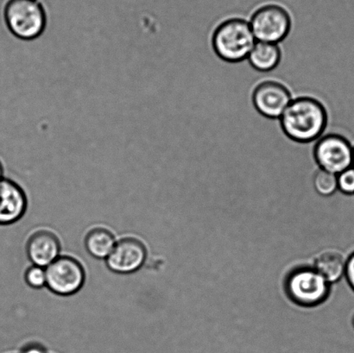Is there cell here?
<instances>
[{
	"instance_id": "obj_7",
	"label": "cell",
	"mask_w": 354,
	"mask_h": 353,
	"mask_svg": "<svg viewBox=\"0 0 354 353\" xmlns=\"http://www.w3.org/2000/svg\"><path fill=\"white\" fill-rule=\"evenodd\" d=\"M287 290L295 303L304 306H315L324 302L328 295L327 280L311 269H301L288 279Z\"/></svg>"
},
{
	"instance_id": "obj_14",
	"label": "cell",
	"mask_w": 354,
	"mask_h": 353,
	"mask_svg": "<svg viewBox=\"0 0 354 353\" xmlns=\"http://www.w3.org/2000/svg\"><path fill=\"white\" fill-rule=\"evenodd\" d=\"M344 258L337 252L328 251L319 256L315 262V271L320 273L329 283H335L342 278L346 271Z\"/></svg>"
},
{
	"instance_id": "obj_15",
	"label": "cell",
	"mask_w": 354,
	"mask_h": 353,
	"mask_svg": "<svg viewBox=\"0 0 354 353\" xmlns=\"http://www.w3.org/2000/svg\"><path fill=\"white\" fill-rule=\"evenodd\" d=\"M313 187L322 196L332 195L338 189L337 175L319 168L313 176Z\"/></svg>"
},
{
	"instance_id": "obj_18",
	"label": "cell",
	"mask_w": 354,
	"mask_h": 353,
	"mask_svg": "<svg viewBox=\"0 0 354 353\" xmlns=\"http://www.w3.org/2000/svg\"><path fill=\"white\" fill-rule=\"evenodd\" d=\"M19 353H48L43 345L30 343L24 345Z\"/></svg>"
},
{
	"instance_id": "obj_12",
	"label": "cell",
	"mask_w": 354,
	"mask_h": 353,
	"mask_svg": "<svg viewBox=\"0 0 354 353\" xmlns=\"http://www.w3.org/2000/svg\"><path fill=\"white\" fill-rule=\"evenodd\" d=\"M280 59L279 44L257 41L248 60L256 70L266 73L274 70L279 66Z\"/></svg>"
},
{
	"instance_id": "obj_19",
	"label": "cell",
	"mask_w": 354,
	"mask_h": 353,
	"mask_svg": "<svg viewBox=\"0 0 354 353\" xmlns=\"http://www.w3.org/2000/svg\"><path fill=\"white\" fill-rule=\"evenodd\" d=\"M346 274L350 285L354 290V254L349 258L346 265Z\"/></svg>"
},
{
	"instance_id": "obj_17",
	"label": "cell",
	"mask_w": 354,
	"mask_h": 353,
	"mask_svg": "<svg viewBox=\"0 0 354 353\" xmlns=\"http://www.w3.org/2000/svg\"><path fill=\"white\" fill-rule=\"evenodd\" d=\"M338 189L339 191L346 193V195H353L354 193V168L352 167L346 169L345 171L337 175Z\"/></svg>"
},
{
	"instance_id": "obj_20",
	"label": "cell",
	"mask_w": 354,
	"mask_h": 353,
	"mask_svg": "<svg viewBox=\"0 0 354 353\" xmlns=\"http://www.w3.org/2000/svg\"><path fill=\"white\" fill-rule=\"evenodd\" d=\"M3 166L2 162L0 161V180L3 179Z\"/></svg>"
},
{
	"instance_id": "obj_3",
	"label": "cell",
	"mask_w": 354,
	"mask_h": 353,
	"mask_svg": "<svg viewBox=\"0 0 354 353\" xmlns=\"http://www.w3.org/2000/svg\"><path fill=\"white\" fill-rule=\"evenodd\" d=\"M3 19L14 37L27 41L39 38L48 24L46 10L39 0H9Z\"/></svg>"
},
{
	"instance_id": "obj_16",
	"label": "cell",
	"mask_w": 354,
	"mask_h": 353,
	"mask_svg": "<svg viewBox=\"0 0 354 353\" xmlns=\"http://www.w3.org/2000/svg\"><path fill=\"white\" fill-rule=\"evenodd\" d=\"M24 279L30 288L39 289L47 285L46 268L32 265L27 269Z\"/></svg>"
},
{
	"instance_id": "obj_13",
	"label": "cell",
	"mask_w": 354,
	"mask_h": 353,
	"mask_svg": "<svg viewBox=\"0 0 354 353\" xmlns=\"http://www.w3.org/2000/svg\"><path fill=\"white\" fill-rule=\"evenodd\" d=\"M115 238L106 228H95L85 238V247L88 254L97 259H106L116 245Z\"/></svg>"
},
{
	"instance_id": "obj_10",
	"label": "cell",
	"mask_w": 354,
	"mask_h": 353,
	"mask_svg": "<svg viewBox=\"0 0 354 353\" xmlns=\"http://www.w3.org/2000/svg\"><path fill=\"white\" fill-rule=\"evenodd\" d=\"M26 209L27 197L21 186L10 179L0 180V226L17 222Z\"/></svg>"
},
{
	"instance_id": "obj_21",
	"label": "cell",
	"mask_w": 354,
	"mask_h": 353,
	"mask_svg": "<svg viewBox=\"0 0 354 353\" xmlns=\"http://www.w3.org/2000/svg\"><path fill=\"white\" fill-rule=\"evenodd\" d=\"M353 167L354 168V144H353Z\"/></svg>"
},
{
	"instance_id": "obj_22",
	"label": "cell",
	"mask_w": 354,
	"mask_h": 353,
	"mask_svg": "<svg viewBox=\"0 0 354 353\" xmlns=\"http://www.w3.org/2000/svg\"><path fill=\"white\" fill-rule=\"evenodd\" d=\"M353 326H354V318H353Z\"/></svg>"
},
{
	"instance_id": "obj_4",
	"label": "cell",
	"mask_w": 354,
	"mask_h": 353,
	"mask_svg": "<svg viewBox=\"0 0 354 353\" xmlns=\"http://www.w3.org/2000/svg\"><path fill=\"white\" fill-rule=\"evenodd\" d=\"M249 23L257 41L279 44L290 33L291 17L279 3H266L252 12Z\"/></svg>"
},
{
	"instance_id": "obj_9",
	"label": "cell",
	"mask_w": 354,
	"mask_h": 353,
	"mask_svg": "<svg viewBox=\"0 0 354 353\" xmlns=\"http://www.w3.org/2000/svg\"><path fill=\"white\" fill-rule=\"evenodd\" d=\"M147 250L140 240L133 238L117 242L112 254L106 259L107 267L118 274H131L144 265Z\"/></svg>"
},
{
	"instance_id": "obj_11",
	"label": "cell",
	"mask_w": 354,
	"mask_h": 353,
	"mask_svg": "<svg viewBox=\"0 0 354 353\" xmlns=\"http://www.w3.org/2000/svg\"><path fill=\"white\" fill-rule=\"evenodd\" d=\"M26 249L28 258L33 265L43 268H47L60 257V241L48 231H39L31 235Z\"/></svg>"
},
{
	"instance_id": "obj_1",
	"label": "cell",
	"mask_w": 354,
	"mask_h": 353,
	"mask_svg": "<svg viewBox=\"0 0 354 353\" xmlns=\"http://www.w3.org/2000/svg\"><path fill=\"white\" fill-rule=\"evenodd\" d=\"M281 126L288 137L300 143L317 141L324 135L328 113L319 100L312 97H296L283 116Z\"/></svg>"
},
{
	"instance_id": "obj_5",
	"label": "cell",
	"mask_w": 354,
	"mask_h": 353,
	"mask_svg": "<svg viewBox=\"0 0 354 353\" xmlns=\"http://www.w3.org/2000/svg\"><path fill=\"white\" fill-rule=\"evenodd\" d=\"M315 158L322 169L338 175L353 166V144L342 135L325 134L315 144Z\"/></svg>"
},
{
	"instance_id": "obj_6",
	"label": "cell",
	"mask_w": 354,
	"mask_h": 353,
	"mask_svg": "<svg viewBox=\"0 0 354 353\" xmlns=\"http://www.w3.org/2000/svg\"><path fill=\"white\" fill-rule=\"evenodd\" d=\"M47 287L58 296L74 295L81 290L86 280L81 263L68 256H60L46 268Z\"/></svg>"
},
{
	"instance_id": "obj_2",
	"label": "cell",
	"mask_w": 354,
	"mask_h": 353,
	"mask_svg": "<svg viewBox=\"0 0 354 353\" xmlns=\"http://www.w3.org/2000/svg\"><path fill=\"white\" fill-rule=\"evenodd\" d=\"M256 43L249 20L241 17L222 21L215 28L212 38L215 53L228 62L246 60Z\"/></svg>"
},
{
	"instance_id": "obj_8",
	"label": "cell",
	"mask_w": 354,
	"mask_h": 353,
	"mask_svg": "<svg viewBox=\"0 0 354 353\" xmlns=\"http://www.w3.org/2000/svg\"><path fill=\"white\" fill-rule=\"evenodd\" d=\"M293 95L286 85L273 79H266L256 86L252 95L253 105L261 115L277 120L283 116L292 102Z\"/></svg>"
}]
</instances>
